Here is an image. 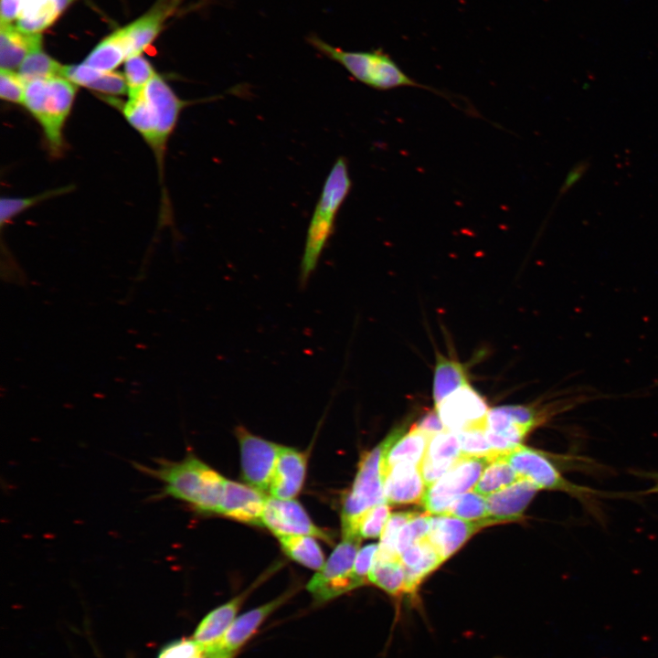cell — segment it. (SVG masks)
Returning a JSON list of instances; mask_svg holds the SVG:
<instances>
[{"instance_id": "obj_19", "label": "cell", "mask_w": 658, "mask_h": 658, "mask_svg": "<svg viewBox=\"0 0 658 658\" xmlns=\"http://www.w3.org/2000/svg\"><path fill=\"white\" fill-rule=\"evenodd\" d=\"M483 525L480 522L463 520L448 515L430 516L428 538L443 561Z\"/></svg>"}, {"instance_id": "obj_15", "label": "cell", "mask_w": 658, "mask_h": 658, "mask_svg": "<svg viewBox=\"0 0 658 658\" xmlns=\"http://www.w3.org/2000/svg\"><path fill=\"white\" fill-rule=\"evenodd\" d=\"M292 595V591L285 592L271 601L254 608L232 622L228 631L218 643L211 647L224 654L233 655L249 641L263 621L281 606Z\"/></svg>"}, {"instance_id": "obj_9", "label": "cell", "mask_w": 658, "mask_h": 658, "mask_svg": "<svg viewBox=\"0 0 658 658\" xmlns=\"http://www.w3.org/2000/svg\"><path fill=\"white\" fill-rule=\"evenodd\" d=\"M491 459L488 457H464L436 483L427 487L421 501L429 514L444 515L451 504L469 492L479 481Z\"/></svg>"}, {"instance_id": "obj_25", "label": "cell", "mask_w": 658, "mask_h": 658, "mask_svg": "<svg viewBox=\"0 0 658 658\" xmlns=\"http://www.w3.org/2000/svg\"><path fill=\"white\" fill-rule=\"evenodd\" d=\"M127 58V47L122 32L119 29L100 42L84 63L99 71L109 72Z\"/></svg>"}, {"instance_id": "obj_8", "label": "cell", "mask_w": 658, "mask_h": 658, "mask_svg": "<svg viewBox=\"0 0 658 658\" xmlns=\"http://www.w3.org/2000/svg\"><path fill=\"white\" fill-rule=\"evenodd\" d=\"M504 459L522 478L539 489L561 491L584 504L591 503L600 493L567 480L541 452L519 445L504 455Z\"/></svg>"}, {"instance_id": "obj_44", "label": "cell", "mask_w": 658, "mask_h": 658, "mask_svg": "<svg viewBox=\"0 0 658 658\" xmlns=\"http://www.w3.org/2000/svg\"><path fill=\"white\" fill-rule=\"evenodd\" d=\"M414 426L430 437L445 430V428L436 410L426 414L419 422Z\"/></svg>"}, {"instance_id": "obj_20", "label": "cell", "mask_w": 658, "mask_h": 658, "mask_svg": "<svg viewBox=\"0 0 658 658\" xmlns=\"http://www.w3.org/2000/svg\"><path fill=\"white\" fill-rule=\"evenodd\" d=\"M175 0H162L136 21L121 28L127 47L128 58L140 53L152 43L162 24L172 12Z\"/></svg>"}, {"instance_id": "obj_10", "label": "cell", "mask_w": 658, "mask_h": 658, "mask_svg": "<svg viewBox=\"0 0 658 658\" xmlns=\"http://www.w3.org/2000/svg\"><path fill=\"white\" fill-rule=\"evenodd\" d=\"M239 443L243 480L260 491L271 482L281 445L250 433L243 426L235 429Z\"/></svg>"}, {"instance_id": "obj_26", "label": "cell", "mask_w": 658, "mask_h": 658, "mask_svg": "<svg viewBox=\"0 0 658 658\" xmlns=\"http://www.w3.org/2000/svg\"><path fill=\"white\" fill-rule=\"evenodd\" d=\"M368 581L393 597L406 593V572L400 558H379L375 556Z\"/></svg>"}, {"instance_id": "obj_28", "label": "cell", "mask_w": 658, "mask_h": 658, "mask_svg": "<svg viewBox=\"0 0 658 658\" xmlns=\"http://www.w3.org/2000/svg\"><path fill=\"white\" fill-rule=\"evenodd\" d=\"M279 540L283 552L299 564L314 570L324 567V553L313 536H289L280 537Z\"/></svg>"}, {"instance_id": "obj_2", "label": "cell", "mask_w": 658, "mask_h": 658, "mask_svg": "<svg viewBox=\"0 0 658 658\" xmlns=\"http://www.w3.org/2000/svg\"><path fill=\"white\" fill-rule=\"evenodd\" d=\"M352 188L348 164L338 157L328 174L307 229L300 264V286L305 287L334 233L338 212Z\"/></svg>"}, {"instance_id": "obj_27", "label": "cell", "mask_w": 658, "mask_h": 658, "mask_svg": "<svg viewBox=\"0 0 658 658\" xmlns=\"http://www.w3.org/2000/svg\"><path fill=\"white\" fill-rule=\"evenodd\" d=\"M64 8L58 0H28L17 18V27L27 33H39L49 27Z\"/></svg>"}, {"instance_id": "obj_14", "label": "cell", "mask_w": 658, "mask_h": 658, "mask_svg": "<svg viewBox=\"0 0 658 658\" xmlns=\"http://www.w3.org/2000/svg\"><path fill=\"white\" fill-rule=\"evenodd\" d=\"M251 485L226 479L219 515L250 525H261L268 497Z\"/></svg>"}, {"instance_id": "obj_46", "label": "cell", "mask_w": 658, "mask_h": 658, "mask_svg": "<svg viewBox=\"0 0 658 658\" xmlns=\"http://www.w3.org/2000/svg\"><path fill=\"white\" fill-rule=\"evenodd\" d=\"M649 477L653 480L654 483H653V486H651L650 488H648V489H646V490H644V491L640 492L639 494L645 495V494H658V472H656V473H650V474H649Z\"/></svg>"}, {"instance_id": "obj_32", "label": "cell", "mask_w": 658, "mask_h": 658, "mask_svg": "<svg viewBox=\"0 0 658 658\" xmlns=\"http://www.w3.org/2000/svg\"><path fill=\"white\" fill-rule=\"evenodd\" d=\"M444 515L482 524L488 515L486 498L474 491L467 492L458 496Z\"/></svg>"}, {"instance_id": "obj_41", "label": "cell", "mask_w": 658, "mask_h": 658, "mask_svg": "<svg viewBox=\"0 0 658 658\" xmlns=\"http://www.w3.org/2000/svg\"><path fill=\"white\" fill-rule=\"evenodd\" d=\"M203 649L193 638L180 639L163 647L157 658H192Z\"/></svg>"}, {"instance_id": "obj_31", "label": "cell", "mask_w": 658, "mask_h": 658, "mask_svg": "<svg viewBox=\"0 0 658 658\" xmlns=\"http://www.w3.org/2000/svg\"><path fill=\"white\" fill-rule=\"evenodd\" d=\"M63 66L40 49L30 53L18 68V74L27 82L34 79L61 76Z\"/></svg>"}, {"instance_id": "obj_18", "label": "cell", "mask_w": 658, "mask_h": 658, "mask_svg": "<svg viewBox=\"0 0 658 658\" xmlns=\"http://www.w3.org/2000/svg\"><path fill=\"white\" fill-rule=\"evenodd\" d=\"M426 489L419 465L398 463L385 475L384 493L388 504H421Z\"/></svg>"}, {"instance_id": "obj_4", "label": "cell", "mask_w": 658, "mask_h": 658, "mask_svg": "<svg viewBox=\"0 0 658 658\" xmlns=\"http://www.w3.org/2000/svg\"><path fill=\"white\" fill-rule=\"evenodd\" d=\"M307 40L316 50L342 65L355 79L370 88L387 90L400 87H415L447 97L443 92L408 76L395 60L380 48L346 51L328 44L317 36H310Z\"/></svg>"}, {"instance_id": "obj_22", "label": "cell", "mask_w": 658, "mask_h": 658, "mask_svg": "<svg viewBox=\"0 0 658 658\" xmlns=\"http://www.w3.org/2000/svg\"><path fill=\"white\" fill-rule=\"evenodd\" d=\"M247 594L245 591L207 613L196 627L193 639L204 648L218 643L235 621Z\"/></svg>"}, {"instance_id": "obj_12", "label": "cell", "mask_w": 658, "mask_h": 658, "mask_svg": "<svg viewBox=\"0 0 658 658\" xmlns=\"http://www.w3.org/2000/svg\"><path fill=\"white\" fill-rule=\"evenodd\" d=\"M261 524L279 538L304 535L332 543L330 534L315 525L302 504L293 499L268 497Z\"/></svg>"}, {"instance_id": "obj_45", "label": "cell", "mask_w": 658, "mask_h": 658, "mask_svg": "<svg viewBox=\"0 0 658 658\" xmlns=\"http://www.w3.org/2000/svg\"><path fill=\"white\" fill-rule=\"evenodd\" d=\"M26 0H1V24H10L18 18Z\"/></svg>"}, {"instance_id": "obj_17", "label": "cell", "mask_w": 658, "mask_h": 658, "mask_svg": "<svg viewBox=\"0 0 658 658\" xmlns=\"http://www.w3.org/2000/svg\"><path fill=\"white\" fill-rule=\"evenodd\" d=\"M462 457L456 432L445 430L430 440L427 452L419 465L427 487L442 477Z\"/></svg>"}, {"instance_id": "obj_1", "label": "cell", "mask_w": 658, "mask_h": 658, "mask_svg": "<svg viewBox=\"0 0 658 658\" xmlns=\"http://www.w3.org/2000/svg\"><path fill=\"white\" fill-rule=\"evenodd\" d=\"M154 463L133 466L162 483L161 496L181 501L201 514H218L226 478L212 467L190 451L182 460L159 458Z\"/></svg>"}, {"instance_id": "obj_35", "label": "cell", "mask_w": 658, "mask_h": 658, "mask_svg": "<svg viewBox=\"0 0 658 658\" xmlns=\"http://www.w3.org/2000/svg\"><path fill=\"white\" fill-rule=\"evenodd\" d=\"M390 516L388 504H379L364 513L355 525V534L361 538L381 536Z\"/></svg>"}, {"instance_id": "obj_3", "label": "cell", "mask_w": 658, "mask_h": 658, "mask_svg": "<svg viewBox=\"0 0 658 658\" xmlns=\"http://www.w3.org/2000/svg\"><path fill=\"white\" fill-rule=\"evenodd\" d=\"M188 103L180 100L155 74L139 95L129 98L122 111L130 124L161 153L180 111Z\"/></svg>"}, {"instance_id": "obj_42", "label": "cell", "mask_w": 658, "mask_h": 658, "mask_svg": "<svg viewBox=\"0 0 658 658\" xmlns=\"http://www.w3.org/2000/svg\"><path fill=\"white\" fill-rule=\"evenodd\" d=\"M90 89L107 95H122L127 90L125 77L119 72H103Z\"/></svg>"}, {"instance_id": "obj_21", "label": "cell", "mask_w": 658, "mask_h": 658, "mask_svg": "<svg viewBox=\"0 0 658 658\" xmlns=\"http://www.w3.org/2000/svg\"><path fill=\"white\" fill-rule=\"evenodd\" d=\"M42 37L39 33H27L11 24H1L0 64L1 69L14 70L33 51L40 49Z\"/></svg>"}, {"instance_id": "obj_43", "label": "cell", "mask_w": 658, "mask_h": 658, "mask_svg": "<svg viewBox=\"0 0 658 658\" xmlns=\"http://www.w3.org/2000/svg\"><path fill=\"white\" fill-rule=\"evenodd\" d=\"M377 549L378 545L369 544L358 550L356 554L353 573L363 585L368 581V574Z\"/></svg>"}, {"instance_id": "obj_36", "label": "cell", "mask_w": 658, "mask_h": 658, "mask_svg": "<svg viewBox=\"0 0 658 658\" xmlns=\"http://www.w3.org/2000/svg\"><path fill=\"white\" fill-rule=\"evenodd\" d=\"M462 456L464 457H488L494 459L503 456L496 453L485 436V430H468L456 432Z\"/></svg>"}, {"instance_id": "obj_7", "label": "cell", "mask_w": 658, "mask_h": 658, "mask_svg": "<svg viewBox=\"0 0 658 658\" xmlns=\"http://www.w3.org/2000/svg\"><path fill=\"white\" fill-rule=\"evenodd\" d=\"M342 536V541L336 546L322 569L307 585L308 591L316 601H327L363 586L353 573L362 538L358 536Z\"/></svg>"}, {"instance_id": "obj_40", "label": "cell", "mask_w": 658, "mask_h": 658, "mask_svg": "<svg viewBox=\"0 0 658 658\" xmlns=\"http://www.w3.org/2000/svg\"><path fill=\"white\" fill-rule=\"evenodd\" d=\"M102 73L83 62L80 65L63 66L61 76L75 85L90 88Z\"/></svg>"}, {"instance_id": "obj_39", "label": "cell", "mask_w": 658, "mask_h": 658, "mask_svg": "<svg viewBox=\"0 0 658 658\" xmlns=\"http://www.w3.org/2000/svg\"><path fill=\"white\" fill-rule=\"evenodd\" d=\"M25 89L26 81L18 73H15L13 70L1 69V99L14 103H24Z\"/></svg>"}, {"instance_id": "obj_33", "label": "cell", "mask_w": 658, "mask_h": 658, "mask_svg": "<svg viewBox=\"0 0 658 658\" xmlns=\"http://www.w3.org/2000/svg\"><path fill=\"white\" fill-rule=\"evenodd\" d=\"M418 512H398L390 515L380 536V543L376 557L379 558H399L397 552L398 533L404 525L416 516Z\"/></svg>"}, {"instance_id": "obj_5", "label": "cell", "mask_w": 658, "mask_h": 658, "mask_svg": "<svg viewBox=\"0 0 658 658\" xmlns=\"http://www.w3.org/2000/svg\"><path fill=\"white\" fill-rule=\"evenodd\" d=\"M404 433L405 427L395 428L378 445L361 456L353 485L343 502L342 536H357L355 534L357 519L371 507L387 503L383 458L387 451Z\"/></svg>"}, {"instance_id": "obj_30", "label": "cell", "mask_w": 658, "mask_h": 658, "mask_svg": "<svg viewBox=\"0 0 658 658\" xmlns=\"http://www.w3.org/2000/svg\"><path fill=\"white\" fill-rule=\"evenodd\" d=\"M442 562L443 559L427 536L424 541V551L420 559L413 567L405 568L406 593H415L423 579Z\"/></svg>"}, {"instance_id": "obj_37", "label": "cell", "mask_w": 658, "mask_h": 658, "mask_svg": "<svg viewBox=\"0 0 658 658\" xmlns=\"http://www.w3.org/2000/svg\"><path fill=\"white\" fill-rule=\"evenodd\" d=\"M430 529V515L419 513L407 522L398 533L397 552L398 556L410 545L428 536Z\"/></svg>"}, {"instance_id": "obj_11", "label": "cell", "mask_w": 658, "mask_h": 658, "mask_svg": "<svg viewBox=\"0 0 658 658\" xmlns=\"http://www.w3.org/2000/svg\"><path fill=\"white\" fill-rule=\"evenodd\" d=\"M489 410L485 400L470 384L452 392L436 406L445 430L452 432L486 430Z\"/></svg>"}, {"instance_id": "obj_6", "label": "cell", "mask_w": 658, "mask_h": 658, "mask_svg": "<svg viewBox=\"0 0 658 658\" xmlns=\"http://www.w3.org/2000/svg\"><path fill=\"white\" fill-rule=\"evenodd\" d=\"M76 85L62 76L26 82L24 105L42 126L54 154L62 148V128L71 110Z\"/></svg>"}, {"instance_id": "obj_34", "label": "cell", "mask_w": 658, "mask_h": 658, "mask_svg": "<svg viewBox=\"0 0 658 658\" xmlns=\"http://www.w3.org/2000/svg\"><path fill=\"white\" fill-rule=\"evenodd\" d=\"M154 75L151 64L141 55L128 58L124 64V77L129 98L139 95Z\"/></svg>"}, {"instance_id": "obj_13", "label": "cell", "mask_w": 658, "mask_h": 658, "mask_svg": "<svg viewBox=\"0 0 658 658\" xmlns=\"http://www.w3.org/2000/svg\"><path fill=\"white\" fill-rule=\"evenodd\" d=\"M540 490L525 479H520L513 484L486 496L487 517L482 521L483 526L522 518L523 514Z\"/></svg>"}, {"instance_id": "obj_29", "label": "cell", "mask_w": 658, "mask_h": 658, "mask_svg": "<svg viewBox=\"0 0 658 658\" xmlns=\"http://www.w3.org/2000/svg\"><path fill=\"white\" fill-rule=\"evenodd\" d=\"M522 479L504 459L499 456L489 462L473 491L486 497Z\"/></svg>"}, {"instance_id": "obj_16", "label": "cell", "mask_w": 658, "mask_h": 658, "mask_svg": "<svg viewBox=\"0 0 658 658\" xmlns=\"http://www.w3.org/2000/svg\"><path fill=\"white\" fill-rule=\"evenodd\" d=\"M306 464L305 453L281 446L269 488L271 496L282 500L295 497L303 485Z\"/></svg>"}, {"instance_id": "obj_24", "label": "cell", "mask_w": 658, "mask_h": 658, "mask_svg": "<svg viewBox=\"0 0 658 658\" xmlns=\"http://www.w3.org/2000/svg\"><path fill=\"white\" fill-rule=\"evenodd\" d=\"M467 384V373L462 364L437 352L432 385L435 407Z\"/></svg>"}, {"instance_id": "obj_38", "label": "cell", "mask_w": 658, "mask_h": 658, "mask_svg": "<svg viewBox=\"0 0 658 658\" xmlns=\"http://www.w3.org/2000/svg\"><path fill=\"white\" fill-rule=\"evenodd\" d=\"M67 191V188L51 190L49 192L27 198H2L0 202V222L3 227L15 216L26 210L29 207L52 196L59 195Z\"/></svg>"}, {"instance_id": "obj_23", "label": "cell", "mask_w": 658, "mask_h": 658, "mask_svg": "<svg viewBox=\"0 0 658 658\" xmlns=\"http://www.w3.org/2000/svg\"><path fill=\"white\" fill-rule=\"evenodd\" d=\"M430 439V436L415 426L398 439L384 455L382 464L384 480L386 473L398 463L409 462L420 465Z\"/></svg>"}]
</instances>
